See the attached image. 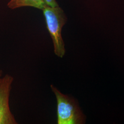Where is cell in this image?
I'll return each instance as SVG.
<instances>
[{"label": "cell", "instance_id": "2", "mask_svg": "<svg viewBox=\"0 0 124 124\" xmlns=\"http://www.w3.org/2000/svg\"><path fill=\"white\" fill-rule=\"evenodd\" d=\"M46 28L53 40L54 54L63 58L66 53L62 36V28L67 21L66 15L58 6L51 7L48 5L43 9Z\"/></svg>", "mask_w": 124, "mask_h": 124}, {"label": "cell", "instance_id": "1", "mask_svg": "<svg viewBox=\"0 0 124 124\" xmlns=\"http://www.w3.org/2000/svg\"><path fill=\"white\" fill-rule=\"evenodd\" d=\"M50 88L56 99L57 124H85L86 118L77 101L62 93L53 85H50Z\"/></svg>", "mask_w": 124, "mask_h": 124}, {"label": "cell", "instance_id": "4", "mask_svg": "<svg viewBox=\"0 0 124 124\" xmlns=\"http://www.w3.org/2000/svg\"><path fill=\"white\" fill-rule=\"evenodd\" d=\"M46 6L45 0H11L8 4V7L12 9L29 6L43 10Z\"/></svg>", "mask_w": 124, "mask_h": 124}, {"label": "cell", "instance_id": "3", "mask_svg": "<svg viewBox=\"0 0 124 124\" xmlns=\"http://www.w3.org/2000/svg\"><path fill=\"white\" fill-rule=\"evenodd\" d=\"M13 81V76L9 74L0 78V124H18L9 105Z\"/></svg>", "mask_w": 124, "mask_h": 124}, {"label": "cell", "instance_id": "5", "mask_svg": "<svg viewBox=\"0 0 124 124\" xmlns=\"http://www.w3.org/2000/svg\"><path fill=\"white\" fill-rule=\"evenodd\" d=\"M45 1L46 5L51 7H56L58 6L55 0H45Z\"/></svg>", "mask_w": 124, "mask_h": 124}, {"label": "cell", "instance_id": "6", "mask_svg": "<svg viewBox=\"0 0 124 124\" xmlns=\"http://www.w3.org/2000/svg\"><path fill=\"white\" fill-rule=\"evenodd\" d=\"M2 74H3V71H2V70H1V69H0V78L1 77H2Z\"/></svg>", "mask_w": 124, "mask_h": 124}]
</instances>
